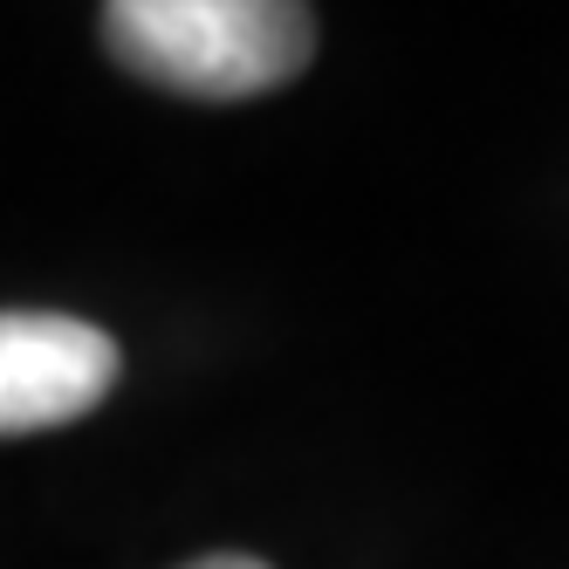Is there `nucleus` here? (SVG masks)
I'll use <instances>...</instances> for the list:
<instances>
[{"mask_svg":"<svg viewBox=\"0 0 569 569\" xmlns=\"http://www.w3.org/2000/svg\"><path fill=\"white\" fill-rule=\"evenodd\" d=\"M103 34L124 69L179 97H268L316 56V14L289 0H117Z\"/></svg>","mask_w":569,"mask_h":569,"instance_id":"1","label":"nucleus"},{"mask_svg":"<svg viewBox=\"0 0 569 569\" xmlns=\"http://www.w3.org/2000/svg\"><path fill=\"white\" fill-rule=\"evenodd\" d=\"M117 343L83 316L0 309V439L97 412L117 385Z\"/></svg>","mask_w":569,"mask_h":569,"instance_id":"2","label":"nucleus"},{"mask_svg":"<svg viewBox=\"0 0 569 569\" xmlns=\"http://www.w3.org/2000/svg\"><path fill=\"white\" fill-rule=\"evenodd\" d=\"M186 569H268V562H254V556H199Z\"/></svg>","mask_w":569,"mask_h":569,"instance_id":"3","label":"nucleus"}]
</instances>
